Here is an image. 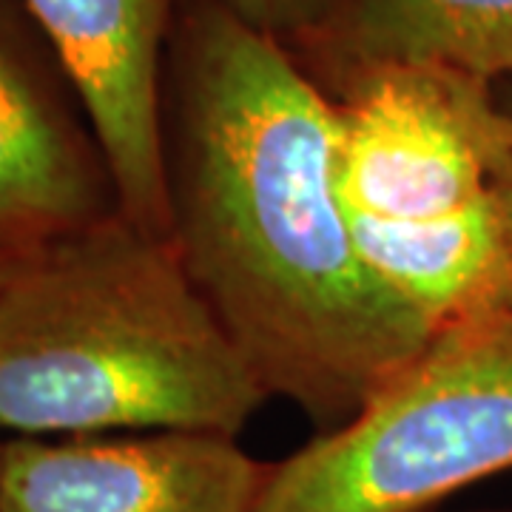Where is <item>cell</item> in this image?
<instances>
[{
    "mask_svg": "<svg viewBox=\"0 0 512 512\" xmlns=\"http://www.w3.org/2000/svg\"><path fill=\"white\" fill-rule=\"evenodd\" d=\"M55 49L109 165L117 208L171 239L163 55L177 0H23Z\"/></svg>",
    "mask_w": 512,
    "mask_h": 512,
    "instance_id": "5",
    "label": "cell"
},
{
    "mask_svg": "<svg viewBox=\"0 0 512 512\" xmlns=\"http://www.w3.org/2000/svg\"><path fill=\"white\" fill-rule=\"evenodd\" d=\"M512 470V308L433 333L345 424L271 464L256 512H427Z\"/></svg>",
    "mask_w": 512,
    "mask_h": 512,
    "instance_id": "3",
    "label": "cell"
},
{
    "mask_svg": "<svg viewBox=\"0 0 512 512\" xmlns=\"http://www.w3.org/2000/svg\"><path fill=\"white\" fill-rule=\"evenodd\" d=\"M484 512H512V507H507V510H484Z\"/></svg>",
    "mask_w": 512,
    "mask_h": 512,
    "instance_id": "15",
    "label": "cell"
},
{
    "mask_svg": "<svg viewBox=\"0 0 512 512\" xmlns=\"http://www.w3.org/2000/svg\"><path fill=\"white\" fill-rule=\"evenodd\" d=\"M3 444H6V439L0 436V461H3Z\"/></svg>",
    "mask_w": 512,
    "mask_h": 512,
    "instance_id": "14",
    "label": "cell"
},
{
    "mask_svg": "<svg viewBox=\"0 0 512 512\" xmlns=\"http://www.w3.org/2000/svg\"><path fill=\"white\" fill-rule=\"evenodd\" d=\"M498 103H501V109H504V114L510 117V123H512V80L504 83V92L498 94Z\"/></svg>",
    "mask_w": 512,
    "mask_h": 512,
    "instance_id": "13",
    "label": "cell"
},
{
    "mask_svg": "<svg viewBox=\"0 0 512 512\" xmlns=\"http://www.w3.org/2000/svg\"><path fill=\"white\" fill-rule=\"evenodd\" d=\"M114 211L109 165L69 74L23 0H0V231L46 242Z\"/></svg>",
    "mask_w": 512,
    "mask_h": 512,
    "instance_id": "7",
    "label": "cell"
},
{
    "mask_svg": "<svg viewBox=\"0 0 512 512\" xmlns=\"http://www.w3.org/2000/svg\"><path fill=\"white\" fill-rule=\"evenodd\" d=\"M345 211L393 222L456 214L487 197L512 154L495 86L436 66H370L336 83Z\"/></svg>",
    "mask_w": 512,
    "mask_h": 512,
    "instance_id": "4",
    "label": "cell"
},
{
    "mask_svg": "<svg viewBox=\"0 0 512 512\" xmlns=\"http://www.w3.org/2000/svg\"><path fill=\"white\" fill-rule=\"evenodd\" d=\"M237 18L276 37L285 46H302L328 20L333 0H222Z\"/></svg>",
    "mask_w": 512,
    "mask_h": 512,
    "instance_id": "10",
    "label": "cell"
},
{
    "mask_svg": "<svg viewBox=\"0 0 512 512\" xmlns=\"http://www.w3.org/2000/svg\"><path fill=\"white\" fill-rule=\"evenodd\" d=\"M328 83L370 66H436L512 80V0H333L302 43Z\"/></svg>",
    "mask_w": 512,
    "mask_h": 512,
    "instance_id": "9",
    "label": "cell"
},
{
    "mask_svg": "<svg viewBox=\"0 0 512 512\" xmlns=\"http://www.w3.org/2000/svg\"><path fill=\"white\" fill-rule=\"evenodd\" d=\"M268 470L220 433L6 439L0 512H256Z\"/></svg>",
    "mask_w": 512,
    "mask_h": 512,
    "instance_id": "6",
    "label": "cell"
},
{
    "mask_svg": "<svg viewBox=\"0 0 512 512\" xmlns=\"http://www.w3.org/2000/svg\"><path fill=\"white\" fill-rule=\"evenodd\" d=\"M268 399L177 245L120 211L43 242L0 291L3 439H237Z\"/></svg>",
    "mask_w": 512,
    "mask_h": 512,
    "instance_id": "2",
    "label": "cell"
},
{
    "mask_svg": "<svg viewBox=\"0 0 512 512\" xmlns=\"http://www.w3.org/2000/svg\"><path fill=\"white\" fill-rule=\"evenodd\" d=\"M373 276L433 333L512 308V239L495 188L456 214L393 222L350 214Z\"/></svg>",
    "mask_w": 512,
    "mask_h": 512,
    "instance_id": "8",
    "label": "cell"
},
{
    "mask_svg": "<svg viewBox=\"0 0 512 512\" xmlns=\"http://www.w3.org/2000/svg\"><path fill=\"white\" fill-rule=\"evenodd\" d=\"M46 242H49V239H46ZM40 245H43V242L15 237V234L0 231V291H3V285L18 274L29 259H32V254H35Z\"/></svg>",
    "mask_w": 512,
    "mask_h": 512,
    "instance_id": "11",
    "label": "cell"
},
{
    "mask_svg": "<svg viewBox=\"0 0 512 512\" xmlns=\"http://www.w3.org/2000/svg\"><path fill=\"white\" fill-rule=\"evenodd\" d=\"M171 77V242L268 396L328 433L433 339L356 248L339 109L222 0L180 23Z\"/></svg>",
    "mask_w": 512,
    "mask_h": 512,
    "instance_id": "1",
    "label": "cell"
},
{
    "mask_svg": "<svg viewBox=\"0 0 512 512\" xmlns=\"http://www.w3.org/2000/svg\"><path fill=\"white\" fill-rule=\"evenodd\" d=\"M495 194L501 200V208H504V217H507V228H510L512 239V154L501 163L498 174H495Z\"/></svg>",
    "mask_w": 512,
    "mask_h": 512,
    "instance_id": "12",
    "label": "cell"
}]
</instances>
